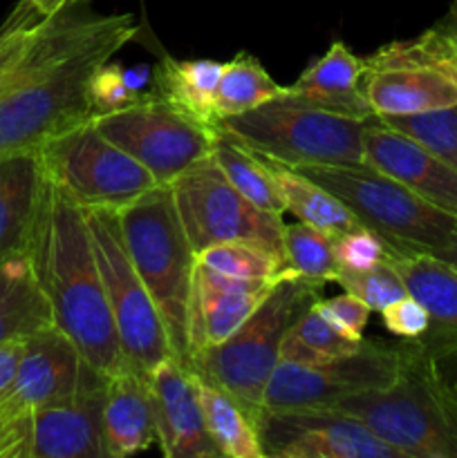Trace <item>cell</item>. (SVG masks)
Listing matches in <instances>:
<instances>
[{"label":"cell","instance_id":"30bf717a","mask_svg":"<svg viewBox=\"0 0 457 458\" xmlns=\"http://www.w3.org/2000/svg\"><path fill=\"white\" fill-rule=\"evenodd\" d=\"M363 92L376 119L442 110L457 103L448 65V38L435 27L410 40H394L366 58Z\"/></svg>","mask_w":457,"mask_h":458},{"label":"cell","instance_id":"3957f363","mask_svg":"<svg viewBox=\"0 0 457 458\" xmlns=\"http://www.w3.org/2000/svg\"><path fill=\"white\" fill-rule=\"evenodd\" d=\"M401 371L384 389L357 394L336 410L361 419L406 458H457V385L415 340H403Z\"/></svg>","mask_w":457,"mask_h":458},{"label":"cell","instance_id":"ee69618b","mask_svg":"<svg viewBox=\"0 0 457 458\" xmlns=\"http://www.w3.org/2000/svg\"><path fill=\"white\" fill-rule=\"evenodd\" d=\"M448 65H451L453 76H455V81H457V45H453L451 40H448Z\"/></svg>","mask_w":457,"mask_h":458},{"label":"cell","instance_id":"d6986e66","mask_svg":"<svg viewBox=\"0 0 457 458\" xmlns=\"http://www.w3.org/2000/svg\"><path fill=\"white\" fill-rule=\"evenodd\" d=\"M366 165L388 174L457 217V173L437 155L381 119L367 121L363 132Z\"/></svg>","mask_w":457,"mask_h":458},{"label":"cell","instance_id":"9a60e30c","mask_svg":"<svg viewBox=\"0 0 457 458\" xmlns=\"http://www.w3.org/2000/svg\"><path fill=\"white\" fill-rule=\"evenodd\" d=\"M255 428L264 458H406L336 407L263 410Z\"/></svg>","mask_w":457,"mask_h":458},{"label":"cell","instance_id":"44dd1931","mask_svg":"<svg viewBox=\"0 0 457 458\" xmlns=\"http://www.w3.org/2000/svg\"><path fill=\"white\" fill-rule=\"evenodd\" d=\"M45 182L39 150L0 157V264L30 255Z\"/></svg>","mask_w":457,"mask_h":458},{"label":"cell","instance_id":"ffe728a7","mask_svg":"<svg viewBox=\"0 0 457 458\" xmlns=\"http://www.w3.org/2000/svg\"><path fill=\"white\" fill-rule=\"evenodd\" d=\"M276 280H240L197 262L191 302V360L200 349L236 334L263 304Z\"/></svg>","mask_w":457,"mask_h":458},{"label":"cell","instance_id":"7402d4cb","mask_svg":"<svg viewBox=\"0 0 457 458\" xmlns=\"http://www.w3.org/2000/svg\"><path fill=\"white\" fill-rule=\"evenodd\" d=\"M157 443L148 374L124 365L108 376L103 407V450L106 458H125L146 452Z\"/></svg>","mask_w":457,"mask_h":458},{"label":"cell","instance_id":"83f0119b","mask_svg":"<svg viewBox=\"0 0 457 458\" xmlns=\"http://www.w3.org/2000/svg\"><path fill=\"white\" fill-rule=\"evenodd\" d=\"M200 401L206 432L227 458H264L255 419L224 389L200 380Z\"/></svg>","mask_w":457,"mask_h":458},{"label":"cell","instance_id":"4dcf8cb0","mask_svg":"<svg viewBox=\"0 0 457 458\" xmlns=\"http://www.w3.org/2000/svg\"><path fill=\"white\" fill-rule=\"evenodd\" d=\"M197 262L240 280H278L285 271L282 253L255 242L213 244L197 253Z\"/></svg>","mask_w":457,"mask_h":458},{"label":"cell","instance_id":"8992f818","mask_svg":"<svg viewBox=\"0 0 457 458\" xmlns=\"http://www.w3.org/2000/svg\"><path fill=\"white\" fill-rule=\"evenodd\" d=\"M366 125L367 121L300 101L287 89L255 110L220 121V128L242 146L289 168L366 165Z\"/></svg>","mask_w":457,"mask_h":458},{"label":"cell","instance_id":"603a6c76","mask_svg":"<svg viewBox=\"0 0 457 458\" xmlns=\"http://www.w3.org/2000/svg\"><path fill=\"white\" fill-rule=\"evenodd\" d=\"M363 74H366V58H358L357 54L349 52L343 40H334L330 49L285 89L291 97L323 110L358 121H372L376 116L363 92Z\"/></svg>","mask_w":457,"mask_h":458},{"label":"cell","instance_id":"2e32d148","mask_svg":"<svg viewBox=\"0 0 457 458\" xmlns=\"http://www.w3.org/2000/svg\"><path fill=\"white\" fill-rule=\"evenodd\" d=\"M108 376L83 360L74 389L34 411L30 458H103Z\"/></svg>","mask_w":457,"mask_h":458},{"label":"cell","instance_id":"e0dca14e","mask_svg":"<svg viewBox=\"0 0 457 458\" xmlns=\"http://www.w3.org/2000/svg\"><path fill=\"white\" fill-rule=\"evenodd\" d=\"M157 445L168 458H222L206 432L200 378L175 358L148 374Z\"/></svg>","mask_w":457,"mask_h":458},{"label":"cell","instance_id":"cb8c5ba5","mask_svg":"<svg viewBox=\"0 0 457 458\" xmlns=\"http://www.w3.org/2000/svg\"><path fill=\"white\" fill-rule=\"evenodd\" d=\"M52 325V311L30 258L0 264V344L25 340Z\"/></svg>","mask_w":457,"mask_h":458},{"label":"cell","instance_id":"8d00e7d4","mask_svg":"<svg viewBox=\"0 0 457 458\" xmlns=\"http://www.w3.org/2000/svg\"><path fill=\"white\" fill-rule=\"evenodd\" d=\"M294 334L303 340L307 347H312L314 352L323 353L327 358H339V356H348V353H354L358 347H361L363 340H349L348 335L341 334L332 322H327L321 313L314 309L303 313L298 322L294 325Z\"/></svg>","mask_w":457,"mask_h":458},{"label":"cell","instance_id":"d4e9b609","mask_svg":"<svg viewBox=\"0 0 457 458\" xmlns=\"http://www.w3.org/2000/svg\"><path fill=\"white\" fill-rule=\"evenodd\" d=\"M222 67L224 63L211 58L166 56L155 70L152 92L204 123L220 125V116L215 112V88Z\"/></svg>","mask_w":457,"mask_h":458},{"label":"cell","instance_id":"ac0fdd59","mask_svg":"<svg viewBox=\"0 0 457 458\" xmlns=\"http://www.w3.org/2000/svg\"><path fill=\"white\" fill-rule=\"evenodd\" d=\"M390 262L430 316L428 331L415 343L457 385V268L424 250H397Z\"/></svg>","mask_w":457,"mask_h":458},{"label":"cell","instance_id":"7c38bea8","mask_svg":"<svg viewBox=\"0 0 457 458\" xmlns=\"http://www.w3.org/2000/svg\"><path fill=\"white\" fill-rule=\"evenodd\" d=\"M170 191L195 253L222 242H255L282 253V217L264 213L242 197L213 157L179 174Z\"/></svg>","mask_w":457,"mask_h":458},{"label":"cell","instance_id":"5bb4252c","mask_svg":"<svg viewBox=\"0 0 457 458\" xmlns=\"http://www.w3.org/2000/svg\"><path fill=\"white\" fill-rule=\"evenodd\" d=\"M401 371V344L363 340L348 356L330 358L318 365L278 362L267 385L263 410L332 407L343 398L384 389Z\"/></svg>","mask_w":457,"mask_h":458},{"label":"cell","instance_id":"4316f807","mask_svg":"<svg viewBox=\"0 0 457 458\" xmlns=\"http://www.w3.org/2000/svg\"><path fill=\"white\" fill-rule=\"evenodd\" d=\"M211 157L224 173V177L233 183V188L251 204L258 206L264 213L278 215V217L287 213L280 191L272 177V170L258 152L242 146L240 141H236L231 134L220 128Z\"/></svg>","mask_w":457,"mask_h":458},{"label":"cell","instance_id":"4fadbf2b","mask_svg":"<svg viewBox=\"0 0 457 458\" xmlns=\"http://www.w3.org/2000/svg\"><path fill=\"white\" fill-rule=\"evenodd\" d=\"M81 365L79 349L54 325L25 338L12 387L0 401V458H30L34 411L67 396Z\"/></svg>","mask_w":457,"mask_h":458},{"label":"cell","instance_id":"ab89813d","mask_svg":"<svg viewBox=\"0 0 457 458\" xmlns=\"http://www.w3.org/2000/svg\"><path fill=\"white\" fill-rule=\"evenodd\" d=\"M22 347H25V340H12V343L0 344V401L12 387L22 356Z\"/></svg>","mask_w":457,"mask_h":458},{"label":"cell","instance_id":"7a4b0ae2","mask_svg":"<svg viewBox=\"0 0 457 458\" xmlns=\"http://www.w3.org/2000/svg\"><path fill=\"white\" fill-rule=\"evenodd\" d=\"M27 258L52 311V325L74 343L88 365L106 376L115 374L125 358L108 307L88 217L83 206L49 177Z\"/></svg>","mask_w":457,"mask_h":458},{"label":"cell","instance_id":"484cf974","mask_svg":"<svg viewBox=\"0 0 457 458\" xmlns=\"http://www.w3.org/2000/svg\"><path fill=\"white\" fill-rule=\"evenodd\" d=\"M264 161H267L273 182H276L278 191H280L285 210L294 215L298 222L321 228V231H325L332 237L341 235V233L349 231L354 226H361L357 215L339 197H334L330 191L318 186L314 179L305 177L303 173L289 168V165L276 164L272 159Z\"/></svg>","mask_w":457,"mask_h":458},{"label":"cell","instance_id":"b9f144b4","mask_svg":"<svg viewBox=\"0 0 457 458\" xmlns=\"http://www.w3.org/2000/svg\"><path fill=\"white\" fill-rule=\"evenodd\" d=\"M433 27L435 30L442 31V34L446 36L453 45H457V0H453V4H451V9H448L446 16H444L442 21Z\"/></svg>","mask_w":457,"mask_h":458},{"label":"cell","instance_id":"52a82bcc","mask_svg":"<svg viewBox=\"0 0 457 458\" xmlns=\"http://www.w3.org/2000/svg\"><path fill=\"white\" fill-rule=\"evenodd\" d=\"M339 197L363 226L399 250L435 253L457 228V217L403 183L367 165H305L296 168Z\"/></svg>","mask_w":457,"mask_h":458},{"label":"cell","instance_id":"836d02e7","mask_svg":"<svg viewBox=\"0 0 457 458\" xmlns=\"http://www.w3.org/2000/svg\"><path fill=\"white\" fill-rule=\"evenodd\" d=\"M45 18L39 16L25 0L16 4L7 21L0 25V89L12 81L22 58L39 36Z\"/></svg>","mask_w":457,"mask_h":458},{"label":"cell","instance_id":"7bdbcfd3","mask_svg":"<svg viewBox=\"0 0 457 458\" xmlns=\"http://www.w3.org/2000/svg\"><path fill=\"white\" fill-rule=\"evenodd\" d=\"M433 255H435V258L444 259V262H446V264H451L453 268H457V228H455V231H453V235L448 237L446 244H444L442 249L435 250Z\"/></svg>","mask_w":457,"mask_h":458},{"label":"cell","instance_id":"e575fe53","mask_svg":"<svg viewBox=\"0 0 457 458\" xmlns=\"http://www.w3.org/2000/svg\"><path fill=\"white\" fill-rule=\"evenodd\" d=\"M90 94H92L94 116H99L134 106V103L143 101L151 92H142V89L134 88L130 83L128 67H124L121 63H115L110 58V61L103 63L94 72L92 83H90Z\"/></svg>","mask_w":457,"mask_h":458},{"label":"cell","instance_id":"277c9868","mask_svg":"<svg viewBox=\"0 0 457 458\" xmlns=\"http://www.w3.org/2000/svg\"><path fill=\"white\" fill-rule=\"evenodd\" d=\"M125 249L166 325L175 360L191 367V302L197 253L179 219L170 183L119 210Z\"/></svg>","mask_w":457,"mask_h":458},{"label":"cell","instance_id":"f35d334b","mask_svg":"<svg viewBox=\"0 0 457 458\" xmlns=\"http://www.w3.org/2000/svg\"><path fill=\"white\" fill-rule=\"evenodd\" d=\"M381 320L384 327L392 335L401 340H415L428 331L430 327V316L426 311L424 304L417 298H412L410 293L399 298L397 302L388 304V307L381 311Z\"/></svg>","mask_w":457,"mask_h":458},{"label":"cell","instance_id":"ba28073f","mask_svg":"<svg viewBox=\"0 0 457 458\" xmlns=\"http://www.w3.org/2000/svg\"><path fill=\"white\" fill-rule=\"evenodd\" d=\"M92 233L94 253L106 289L108 307L115 320L121 352L128 365L151 374L160 362L173 356L166 325L152 302L142 276L125 249L119 210L83 208Z\"/></svg>","mask_w":457,"mask_h":458},{"label":"cell","instance_id":"74e56055","mask_svg":"<svg viewBox=\"0 0 457 458\" xmlns=\"http://www.w3.org/2000/svg\"><path fill=\"white\" fill-rule=\"evenodd\" d=\"M314 309L349 340H357V343L363 340V331L370 320L372 309L361 298L343 291L334 298H318L314 302Z\"/></svg>","mask_w":457,"mask_h":458},{"label":"cell","instance_id":"60d3db41","mask_svg":"<svg viewBox=\"0 0 457 458\" xmlns=\"http://www.w3.org/2000/svg\"><path fill=\"white\" fill-rule=\"evenodd\" d=\"M25 3L30 4V7L34 9L39 16L49 18V16H56V13H61L63 9L72 7V4L81 3V0H25Z\"/></svg>","mask_w":457,"mask_h":458},{"label":"cell","instance_id":"1f68e13d","mask_svg":"<svg viewBox=\"0 0 457 458\" xmlns=\"http://www.w3.org/2000/svg\"><path fill=\"white\" fill-rule=\"evenodd\" d=\"M381 121L419 141L457 173V103L442 110L410 116H388Z\"/></svg>","mask_w":457,"mask_h":458},{"label":"cell","instance_id":"5b68a950","mask_svg":"<svg viewBox=\"0 0 457 458\" xmlns=\"http://www.w3.org/2000/svg\"><path fill=\"white\" fill-rule=\"evenodd\" d=\"M321 298V286L282 271L254 316L224 343L193 353L191 369L206 385L231 394L254 419L264 407L267 385L280 362L285 335Z\"/></svg>","mask_w":457,"mask_h":458},{"label":"cell","instance_id":"f546056e","mask_svg":"<svg viewBox=\"0 0 457 458\" xmlns=\"http://www.w3.org/2000/svg\"><path fill=\"white\" fill-rule=\"evenodd\" d=\"M282 258L285 271L316 286L336 282L341 271L334 253V237L305 222L282 226Z\"/></svg>","mask_w":457,"mask_h":458},{"label":"cell","instance_id":"d590c367","mask_svg":"<svg viewBox=\"0 0 457 458\" xmlns=\"http://www.w3.org/2000/svg\"><path fill=\"white\" fill-rule=\"evenodd\" d=\"M399 249L367 226H354L334 237V253L341 268H370L375 264L392 259Z\"/></svg>","mask_w":457,"mask_h":458},{"label":"cell","instance_id":"d6a6232c","mask_svg":"<svg viewBox=\"0 0 457 458\" xmlns=\"http://www.w3.org/2000/svg\"><path fill=\"white\" fill-rule=\"evenodd\" d=\"M336 284L348 293L361 298L372 311L381 313L388 304L397 302L399 298L408 295L401 276L390 259L375 264L370 268H341L336 276Z\"/></svg>","mask_w":457,"mask_h":458},{"label":"cell","instance_id":"6da1fadb","mask_svg":"<svg viewBox=\"0 0 457 458\" xmlns=\"http://www.w3.org/2000/svg\"><path fill=\"white\" fill-rule=\"evenodd\" d=\"M83 3L45 18L21 67L0 89V157L39 150L94 119V72L139 34V22L133 13L81 9Z\"/></svg>","mask_w":457,"mask_h":458},{"label":"cell","instance_id":"8fae6325","mask_svg":"<svg viewBox=\"0 0 457 458\" xmlns=\"http://www.w3.org/2000/svg\"><path fill=\"white\" fill-rule=\"evenodd\" d=\"M92 121L101 134L134 157L160 183H173L191 165L211 157L220 132V125L195 119L155 92Z\"/></svg>","mask_w":457,"mask_h":458},{"label":"cell","instance_id":"f1b7e54d","mask_svg":"<svg viewBox=\"0 0 457 458\" xmlns=\"http://www.w3.org/2000/svg\"><path fill=\"white\" fill-rule=\"evenodd\" d=\"M280 94H285V88L269 76L263 63L251 54L240 52L233 61L224 63L215 88V112L222 121L255 110Z\"/></svg>","mask_w":457,"mask_h":458},{"label":"cell","instance_id":"9c48e42d","mask_svg":"<svg viewBox=\"0 0 457 458\" xmlns=\"http://www.w3.org/2000/svg\"><path fill=\"white\" fill-rule=\"evenodd\" d=\"M39 152L47 177L83 208L121 210L160 186L134 157L101 134L92 119L52 137Z\"/></svg>","mask_w":457,"mask_h":458}]
</instances>
